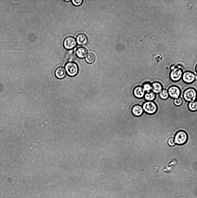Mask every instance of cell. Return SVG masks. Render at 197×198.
I'll use <instances>...</instances> for the list:
<instances>
[{
    "label": "cell",
    "instance_id": "cell-19",
    "mask_svg": "<svg viewBox=\"0 0 197 198\" xmlns=\"http://www.w3.org/2000/svg\"><path fill=\"white\" fill-rule=\"evenodd\" d=\"M173 103L175 106L177 107L180 106L183 104V100L180 97L178 98L173 99Z\"/></svg>",
    "mask_w": 197,
    "mask_h": 198
},
{
    "label": "cell",
    "instance_id": "cell-14",
    "mask_svg": "<svg viewBox=\"0 0 197 198\" xmlns=\"http://www.w3.org/2000/svg\"><path fill=\"white\" fill-rule=\"evenodd\" d=\"M163 89L162 85L159 82H154L151 85L152 91L155 94H159Z\"/></svg>",
    "mask_w": 197,
    "mask_h": 198
},
{
    "label": "cell",
    "instance_id": "cell-9",
    "mask_svg": "<svg viewBox=\"0 0 197 198\" xmlns=\"http://www.w3.org/2000/svg\"><path fill=\"white\" fill-rule=\"evenodd\" d=\"M76 41L78 45L79 46H83L87 43L88 39L87 36L85 34L80 33L77 36Z\"/></svg>",
    "mask_w": 197,
    "mask_h": 198
},
{
    "label": "cell",
    "instance_id": "cell-24",
    "mask_svg": "<svg viewBox=\"0 0 197 198\" xmlns=\"http://www.w3.org/2000/svg\"><path fill=\"white\" fill-rule=\"evenodd\" d=\"M64 1H66V2H69L70 1H71L70 0H64Z\"/></svg>",
    "mask_w": 197,
    "mask_h": 198
},
{
    "label": "cell",
    "instance_id": "cell-7",
    "mask_svg": "<svg viewBox=\"0 0 197 198\" xmlns=\"http://www.w3.org/2000/svg\"><path fill=\"white\" fill-rule=\"evenodd\" d=\"M77 43L75 38L72 36H68L64 39L63 45L64 48L67 50L74 49L77 46Z\"/></svg>",
    "mask_w": 197,
    "mask_h": 198
},
{
    "label": "cell",
    "instance_id": "cell-6",
    "mask_svg": "<svg viewBox=\"0 0 197 198\" xmlns=\"http://www.w3.org/2000/svg\"><path fill=\"white\" fill-rule=\"evenodd\" d=\"M197 77V76L193 72L187 70L183 72L181 79L185 83L190 84L196 80Z\"/></svg>",
    "mask_w": 197,
    "mask_h": 198
},
{
    "label": "cell",
    "instance_id": "cell-11",
    "mask_svg": "<svg viewBox=\"0 0 197 198\" xmlns=\"http://www.w3.org/2000/svg\"><path fill=\"white\" fill-rule=\"evenodd\" d=\"M88 53L87 50L86 48L81 47L77 48L75 52L76 56L79 59H83L86 57Z\"/></svg>",
    "mask_w": 197,
    "mask_h": 198
},
{
    "label": "cell",
    "instance_id": "cell-1",
    "mask_svg": "<svg viewBox=\"0 0 197 198\" xmlns=\"http://www.w3.org/2000/svg\"><path fill=\"white\" fill-rule=\"evenodd\" d=\"M174 138L176 144L182 146L185 144L187 142L188 135L185 131L181 130L176 132Z\"/></svg>",
    "mask_w": 197,
    "mask_h": 198
},
{
    "label": "cell",
    "instance_id": "cell-4",
    "mask_svg": "<svg viewBox=\"0 0 197 198\" xmlns=\"http://www.w3.org/2000/svg\"><path fill=\"white\" fill-rule=\"evenodd\" d=\"M65 70L68 75L74 77L78 73L79 67L77 64L73 62H68L65 64Z\"/></svg>",
    "mask_w": 197,
    "mask_h": 198
},
{
    "label": "cell",
    "instance_id": "cell-21",
    "mask_svg": "<svg viewBox=\"0 0 197 198\" xmlns=\"http://www.w3.org/2000/svg\"><path fill=\"white\" fill-rule=\"evenodd\" d=\"M83 0H72L71 1L72 3L75 6H78L81 5L83 3Z\"/></svg>",
    "mask_w": 197,
    "mask_h": 198
},
{
    "label": "cell",
    "instance_id": "cell-16",
    "mask_svg": "<svg viewBox=\"0 0 197 198\" xmlns=\"http://www.w3.org/2000/svg\"><path fill=\"white\" fill-rule=\"evenodd\" d=\"M187 108L189 110L192 112H195L197 111V101L188 102L187 104Z\"/></svg>",
    "mask_w": 197,
    "mask_h": 198
},
{
    "label": "cell",
    "instance_id": "cell-15",
    "mask_svg": "<svg viewBox=\"0 0 197 198\" xmlns=\"http://www.w3.org/2000/svg\"><path fill=\"white\" fill-rule=\"evenodd\" d=\"M156 94L152 91L148 92L145 94L144 97L145 100L147 101H152L156 97Z\"/></svg>",
    "mask_w": 197,
    "mask_h": 198
},
{
    "label": "cell",
    "instance_id": "cell-3",
    "mask_svg": "<svg viewBox=\"0 0 197 198\" xmlns=\"http://www.w3.org/2000/svg\"><path fill=\"white\" fill-rule=\"evenodd\" d=\"M142 107L145 112L150 115L155 113L158 109L157 105L153 101H147L144 102Z\"/></svg>",
    "mask_w": 197,
    "mask_h": 198
},
{
    "label": "cell",
    "instance_id": "cell-2",
    "mask_svg": "<svg viewBox=\"0 0 197 198\" xmlns=\"http://www.w3.org/2000/svg\"><path fill=\"white\" fill-rule=\"evenodd\" d=\"M197 94L196 90L194 88L190 87L184 90L183 97L184 100L188 103L196 100Z\"/></svg>",
    "mask_w": 197,
    "mask_h": 198
},
{
    "label": "cell",
    "instance_id": "cell-8",
    "mask_svg": "<svg viewBox=\"0 0 197 198\" xmlns=\"http://www.w3.org/2000/svg\"><path fill=\"white\" fill-rule=\"evenodd\" d=\"M168 90L169 97L173 99H177L180 97L181 91L179 88L176 85L170 86Z\"/></svg>",
    "mask_w": 197,
    "mask_h": 198
},
{
    "label": "cell",
    "instance_id": "cell-23",
    "mask_svg": "<svg viewBox=\"0 0 197 198\" xmlns=\"http://www.w3.org/2000/svg\"><path fill=\"white\" fill-rule=\"evenodd\" d=\"M195 70L197 73V65H196L195 68Z\"/></svg>",
    "mask_w": 197,
    "mask_h": 198
},
{
    "label": "cell",
    "instance_id": "cell-17",
    "mask_svg": "<svg viewBox=\"0 0 197 198\" xmlns=\"http://www.w3.org/2000/svg\"><path fill=\"white\" fill-rule=\"evenodd\" d=\"M159 95L160 98L163 100H166L169 97L168 90L166 88H163Z\"/></svg>",
    "mask_w": 197,
    "mask_h": 198
},
{
    "label": "cell",
    "instance_id": "cell-12",
    "mask_svg": "<svg viewBox=\"0 0 197 198\" xmlns=\"http://www.w3.org/2000/svg\"><path fill=\"white\" fill-rule=\"evenodd\" d=\"M55 74L56 77L60 79L64 78L66 75V72L64 68L62 67H57L55 70Z\"/></svg>",
    "mask_w": 197,
    "mask_h": 198
},
{
    "label": "cell",
    "instance_id": "cell-10",
    "mask_svg": "<svg viewBox=\"0 0 197 198\" xmlns=\"http://www.w3.org/2000/svg\"><path fill=\"white\" fill-rule=\"evenodd\" d=\"M145 91L143 88L141 86L135 87L133 90L134 96L137 98L140 99L143 97L145 95Z\"/></svg>",
    "mask_w": 197,
    "mask_h": 198
},
{
    "label": "cell",
    "instance_id": "cell-18",
    "mask_svg": "<svg viewBox=\"0 0 197 198\" xmlns=\"http://www.w3.org/2000/svg\"><path fill=\"white\" fill-rule=\"evenodd\" d=\"M95 56L94 54L92 53H88L85 57L86 61L89 64L93 63L95 61Z\"/></svg>",
    "mask_w": 197,
    "mask_h": 198
},
{
    "label": "cell",
    "instance_id": "cell-20",
    "mask_svg": "<svg viewBox=\"0 0 197 198\" xmlns=\"http://www.w3.org/2000/svg\"><path fill=\"white\" fill-rule=\"evenodd\" d=\"M143 88L145 91H150L151 90V85L149 83H145L143 84Z\"/></svg>",
    "mask_w": 197,
    "mask_h": 198
},
{
    "label": "cell",
    "instance_id": "cell-13",
    "mask_svg": "<svg viewBox=\"0 0 197 198\" xmlns=\"http://www.w3.org/2000/svg\"><path fill=\"white\" fill-rule=\"evenodd\" d=\"M143 111L142 107L138 105L134 106L131 110L132 114L135 117H139L141 116L143 113Z\"/></svg>",
    "mask_w": 197,
    "mask_h": 198
},
{
    "label": "cell",
    "instance_id": "cell-25",
    "mask_svg": "<svg viewBox=\"0 0 197 198\" xmlns=\"http://www.w3.org/2000/svg\"><path fill=\"white\" fill-rule=\"evenodd\" d=\"M196 101H197V96H196Z\"/></svg>",
    "mask_w": 197,
    "mask_h": 198
},
{
    "label": "cell",
    "instance_id": "cell-5",
    "mask_svg": "<svg viewBox=\"0 0 197 198\" xmlns=\"http://www.w3.org/2000/svg\"><path fill=\"white\" fill-rule=\"evenodd\" d=\"M183 73V70L181 68L175 67L171 70L169 73V78L172 81H178L182 79Z\"/></svg>",
    "mask_w": 197,
    "mask_h": 198
},
{
    "label": "cell",
    "instance_id": "cell-22",
    "mask_svg": "<svg viewBox=\"0 0 197 198\" xmlns=\"http://www.w3.org/2000/svg\"><path fill=\"white\" fill-rule=\"evenodd\" d=\"M168 145L171 147L174 146L176 143L174 138L172 137H170L168 140Z\"/></svg>",
    "mask_w": 197,
    "mask_h": 198
}]
</instances>
